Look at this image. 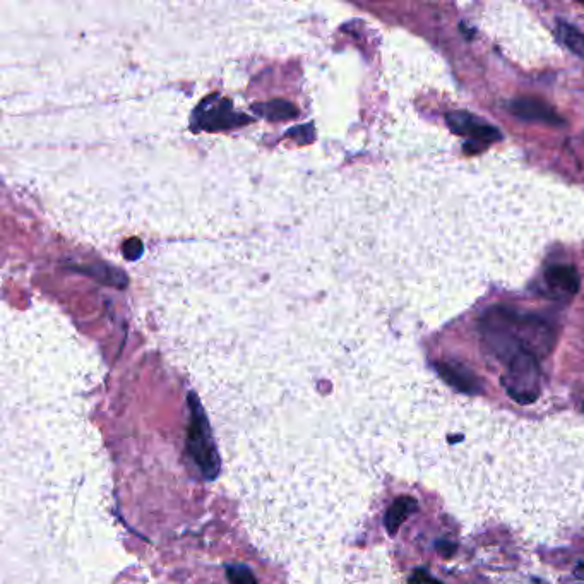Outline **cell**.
I'll use <instances>...</instances> for the list:
<instances>
[{
    "label": "cell",
    "instance_id": "9c48e42d",
    "mask_svg": "<svg viewBox=\"0 0 584 584\" xmlns=\"http://www.w3.org/2000/svg\"><path fill=\"white\" fill-rule=\"evenodd\" d=\"M559 36L562 42L569 50H573L574 54L584 59V35L581 31L576 30L571 24L562 23L559 21Z\"/></svg>",
    "mask_w": 584,
    "mask_h": 584
},
{
    "label": "cell",
    "instance_id": "277c9868",
    "mask_svg": "<svg viewBox=\"0 0 584 584\" xmlns=\"http://www.w3.org/2000/svg\"><path fill=\"white\" fill-rule=\"evenodd\" d=\"M446 120L447 126L454 134L468 138L473 143L487 146V144L501 141V131L497 127L492 126L489 122H483L482 119H478V117L468 114V112H461V110L459 112H451V114L446 115Z\"/></svg>",
    "mask_w": 584,
    "mask_h": 584
},
{
    "label": "cell",
    "instance_id": "6da1fadb",
    "mask_svg": "<svg viewBox=\"0 0 584 584\" xmlns=\"http://www.w3.org/2000/svg\"><path fill=\"white\" fill-rule=\"evenodd\" d=\"M483 340L490 352L506 364L516 353L547 357L555 343L554 328L538 316H521L513 310L492 309L482 321Z\"/></svg>",
    "mask_w": 584,
    "mask_h": 584
},
{
    "label": "cell",
    "instance_id": "52a82bcc",
    "mask_svg": "<svg viewBox=\"0 0 584 584\" xmlns=\"http://www.w3.org/2000/svg\"><path fill=\"white\" fill-rule=\"evenodd\" d=\"M545 281L549 288L561 295H574L579 290V276L573 266H552L545 271Z\"/></svg>",
    "mask_w": 584,
    "mask_h": 584
},
{
    "label": "cell",
    "instance_id": "8fae6325",
    "mask_svg": "<svg viewBox=\"0 0 584 584\" xmlns=\"http://www.w3.org/2000/svg\"><path fill=\"white\" fill-rule=\"evenodd\" d=\"M410 584H439L437 583L436 579L430 578L429 574L422 571V569H418L417 573L413 574L412 578H410Z\"/></svg>",
    "mask_w": 584,
    "mask_h": 584
},
{
    "label": "cell",
    "instance_id": "5b68a950",
    "mask_svg": "<svg viewBox=\"0 0 584 584\" xmlns=\"http://www.w3.org/2000/svg\"><path fill=\"white\" fill-rule=\"evenodd\" d=\"M509 112L518 117V119L526 120V122H545L550 126H562L564 119L559 117L555 112L554 107H550L549 103L543 102L540 98H518L514 102L509 103Z\"/></svg>",
    "mask_w": 584,
    "mask_h": 584
},
{
    "label": "cell",
    "instance_id": "ba28073f",
    "mask_svg": "<svg viewBox=\"0 0 584 584\" xmlns=\"http://www.w3.org/2000/svg\"><path fill=\"white\" fill-rule=\"evenodd\" d=\"M418 509V504L413 497H400L391 504V507L386 513V518H384V525H386V530L394 535L396 531L400 530L401 525L405 523L406 519L410 518L415 511Z\"/></svg>",
    "mask_w": 584,
    "mask_h": 584
},
{
    "label": "cell",
    "instance_id": "8992f818",
    "mask_svg": "<svg viewBox=\"0 0 584 584\" xmlns=\"http://www.w3.org/2000/svg\"><path fill=\"white\" fill-rule=\"evenodd\" d=\"M436 372L442 381L459 393L478 394L482 391V382L468 367L456 362H436Z\"/></svg>",
    "mask_w": 584,
    "mask_h": 584
},
{
    "label": "cell",
    "instance_id": "7c38bea8",
    "mask_svg": "<svg viewBox=\"0 0 584 584\" xmlns=\"http://www.w3.org/2000/svg\"><path fill=\"white\" fill-rule=\"evenodd\" d=\"M437 552L442 557H451L456 552V545L453 542H446V540H439L436 545Z\"/></svg>",
    "mask_w": 584,
    "mask_h": 584
},
{
    "label": "cell",
    "instance_id": "3957f363",
    "mask_svg": "<svg viewBox=\"0 0 584 584\" xmlns=\"http://www.w3.org/2000/svg\"><path fill=\"white\" fill-rule=\"evenodd\" d=\"M189 403H191V425H189L187 446H189V451H191L196 465L203 471L204 477L213 480L220 470L215 441L209 432L203 408L199 405L196 396H189Z\"/></svg>",
    "mask_w": 584,
    "mask_h": 584
},
{
    "label": "cell",
    "instance_id": "7a4b0ae2",
    "mask_svg": "<svg viewBox=\"0 0 584 584\" xmlns=\"http://www.w3.org/2000/svg\"><path fill=\"white\" fill-rule=\"evenodd\" d=\"M540 365L538 358L528 352H519L506 362L502 386L507 394L521 405H531L540 398Z\"/></svg>",
    "mask_w": 584,
    "mask_h": 584
},
{
    "label": "cell",
    "instance_id": "30bf717a",
    "mask_svg": "<svg viewBox=\"0 0 584 584\" xmlns=\"http://www.w3.org/2000/svg\"><path fill=\"white\" fill-rule=\"evenodd\" d=\"M227 576L233 584H257L254 574L249 567L242 564H233L227 567Z\"/></svg>",
    "mask_w": 584,
    "mask_h": 584
}]
</instances>
